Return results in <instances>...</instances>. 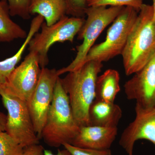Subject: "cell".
Segmentation results:
<instances>
[{"mask_svg":"<svg viewBox=\"0 0 155 155\" xmlns=\"http://www.w3.org/2000/svg\"><path fill=\"white\" fill-rule=\"evenodd\" d=\"M155 54V22L152 5L143 4L121 55L125 74H134Z\"/></svg>","mask_w":155,"mask_h":155,"instance_id":"obj_1","label":"cell"},{"mask_svg":"<svg viewBox=\"0 0 155 155\" xmlns=\"http://www.w3.org/2000/svg\"><path fill=\"white\" fill-rule=\"evenodd\" d=\"M103 67V63L99 61H88L61 78L74 118L80 127L90 125L89 110L96 98V82Z\"/></svg>","mask_w":155,"mask_h":155,"instance_id":"obj_2","label":"cell"},{"mask_svg":"<svg viewBox=\"0 0 155 155\" xmlns=\"http://www.w3.org/2000/svg\"><path fill=\"white\" fill-rule=\"evenodd\" d=\"M80 128L74 118L69 97L59 77L41 138L49 146L59 147L66 143L71 144Z\"/></svg>","mask_w":155,"mask_h":155,"instance_id":"obj_3","label":"cell"},{"mask_svg":"<svg viewBox=\"0 0 155 155\" xmlns=\"http://www.w3.org/2000/svg\"><path fill=\"white\" fill-rule=\"evenodd\" d=\"M123 7H88L85 11L87 18L80 31L78 39L82 40V43L76 47L77 54L75 59L67 67L58 70V75L75 70L84 64L89 51L105 28L114 22Z\"/></svg>","mask_w":155,"mask_h":155,"instance_id":"obj_4","label":"cell"},{"mask_svg":"<svg viewBox=\"0 0 155 155\" xmlns=\"http://www.w3.org/2000/svg\"><path fill=\"white\" fill-rule=\"evenodd\" d=\"M0 96L8 112L5 131L23 148L39 144L27 102L0 84Z\"/></svg>","mask_w":155,"mask_h":155,"instance_id":"obj_5","label":"cell"},{"mask_svg":"<svg viewBox=\"0 0 155 155\" xmlns=\"http://www.w3.org/2000/svg\"><path fill=\"white\" fill-rule=\"evenodd\" d=\"M138 12L132 7H124L108 29L105 40L91 48L84 64L91 61L107 62L122 54Z\"/></svg>","mask_w":155,"mask_h":155,"instance_id":"obj_6","label":"cell"},{"mask_svg":"<svg viewBox=\"0 0 155 155\" xmlns=\"http://www.w3.org/2000/svg\"><path fill=\"white\" fill-rule=\"evenodd\" d=\"M85 21L84 18L65 15L51 26L43 22L41 32L35 34L28 44L29 51L37 54L41 68H45L48 64V52L50 48L57 42L73 43Z\"/></svg>","mask_w":155,"mask_h":155,"instance_id":"obj_7","label":"cell"},{"mask_svg":"<svg viewBox=\"0 0 155 155\" xmlns=\"http://www.w3.org/2000/svg\"><path fill=\"white\" fill-rule=\"evenodd\" d=\"M59 77L57 69L41 68L38 83L27 102L35 131L39 139L41 138Z\"/></svg>","mask_w":155,"mask_h":155,"instance_id":"obj_8","label":"cell"},{"mask_svg":"<svg viewBox=\"0 0 155 155\" xmlns=\"http://www.w3.org/2000/svg\"><path fill=\"white\" fill-rule=\"evenodd\" d=\"M41 69L37 54L29 51L24 61L11 72L5 84L27 102L38 83Z\"/></svg>","mask_w":155,"mask_h":155,"instance_id":"obj_9","label":"cell"},{"mask_svg":"<svg viewBox=\"0 0 155 155\" xmlns=\"http://www.w3.org/2000/svg\"><path fill=\"white\" fill-rule=\"evenodd\" d=\"M135 119L122 132L119 145L127 155H133L136 142L146 140L155 146V105L143 108L136 105Z\"/></svg>","mask_w":155,"mask_h":155,"instance_id":"obj_10","label":"cell"},{"mask_svg":"<svg viewBox=\"0 0 155 155\" xmlns=\"http://www.w3.org/2000/svg\"><path fill=\"white\" fill-rule=\"evenodd\" d=\"M125 82L124 91L129 100L148 108L155 105V54L146 65Z\"/></svg>","mask_w":155,"mask_h":155,"instance_id":"obj_11","label":"cell"},{"mask_svg":"<svg viewBox=\"0 0 155 155\" xmlns=\"http://www.w3.org/2000/svg\"><path fill=\"white\" fill-rule=\"evenodd\" d=\"M118 127L89 125L81 126L72 145L94 150H109L118 134Z\"/></svg>","mask_w":155,"mask_h":155,"instance_id":"obj_12","label":"cell"},{"mask_svg":"<svg viewBox=\"0 0 155 155\" xmlns=\"http://www.w3.org/2000/svg\"><path fill=\"white\" fill-rule=\"evenodd\" d=\"M122 114L121 107L115 103L95 99L89 110L90 125L117 127Z\"/></svg>","mask_w":155,"mask_h":155,"instance_id":"obj_13","label":"cell"},{"mask_svg":"<svg viewBox=\"0 0 155 155\" xmlns=\"http://www.w3.org/2000/svg\"><path fill=\"white\" fill-rule=\"evenodd\" d=\"M31 14L44 17L48 26H51L65 16L67 6L65 0H33L29 8Z\"/></svg>","mask_w":155,"mask_h":155,"instance_id":"obj_14","label":"cell"},{"mask_svg":"<svg viewBox=\"0 0 155 155\" xmlns=\"http://www.w3.org/2000/svg\"><path fill=\"white\" fill-rule=\"evenodd\" d=\"M120 75L115 69H110L97 78L96 98L108 103H114L120 91Z\"/></svg>","mask_w":155,"mask_h":155,"instance_id":"obj_15","label":"cell"},{"mask_svg":"<svg viewBox=\"0 0 155 155\" xmlns=\"http://www.w3.org/2000/svg\"><path fill=\"white\" fill-rule=\"evenodd\" d=\"M44 19L43 17L39 15L34 18L31 23L27 37L18 51L11 58L0 61V84L6 83L9 75L21 60L22 54L25 51L26 47L28 45L31 40L41 27Z\"/></svg>","mask_w":155,"mask_h":155,"instance_id":"obj_16","label":"cell"},{"mask_svg":"<svg viewBox=\"0 0 155 155\" xmlns=\"http://www.w3.org/2000/svg\"><path fill=\"white\" fill-rule=\"evenodd\" d=\"M7 0L0 1V43L9 42L17 39H25L28 34L10 17Z\"/></svg>","mask_w":155,"mask_h":155,"instance_id":"obj_17","label":"cell"},{"mask_svg":"<svg viewBox=\"0 0 155 155\" xmlns=\"http://www.w3.org/2000/svg\"><path fill=\"white\" fill-rule=\"evenodd\" d=\"M24 148L8 134L0 131V155H23Z\"/></svg>","mask_w":155,"mask_h":155,"instance_id":"obj_18","label":"cell"},{"mask_svg":"<svg viewBox=\"0 0 155 155\" xmlns=\"http://www.w3.org/2000/svg\"><path fill=\"white\" fill-rule=\"evenodd\" d=\"M143 0H88V7H130L139 12L143 5Z\"/></svg>","mask_w":155,"mask_h":155,"instance_id":"obj_19","label":"cell"},{"mask_svg":"<svg viewBox=\"0 0 155 155\" xmlns=\"http://www.w3.org/2000/svg\"><path fill=\"white\" fill-rule=\"evenodd\" d=\"M11 16H18L22 19H30L29 8L33 0H7Z\"/></svg>","mask_w":155,"mask_h":155,"instance_id":"obj_20","label":"cell"},{"mask_svg":"<svg viewBox=\"0 0 155 155\" xmlns=\"http://www.w3.org/2000/svg\"><path fill=\"white\" fill-rule=\"evenodd\" d=\"M88 0H65L67 6L66 14L72 17L84 18L88 8Z\"/></svg>","mask_w":155,"mask_h":155,"instance_id":"obj_21","label":"cell"},{"mask_svg":"<svg viewBox=\"0 0 155 155\" xmlns=\"http://www.w3.org/2000/svg\"><path fill=\"white\" fill-rule=\"evenodd\" d=\"M66 149L72 155H112L110 150H94L83 148L66 143L64 145Z\"/></svg>","mask_w":155,"mask_h":155,"instance_id":"obj_22","label":"cell"},{"mask_svg":"<svg viewBox=\"0 0 155 155\" xmlns=\"http://www.w3.org/2000/svg\"><path fill=\"white\" fill-rule=\"evenodd\" d=\"M44 150L41 145L33 144L24 148L23 155H45Z\"/></svg>","mask_w":155,"mask_h":155,"instance_id":"obj_23","label":"cell"},{"mask_svg":"<svg viewBox=\"0 0 155 155\" xmlns=\"http://www.w3.org/2000/svg\"><path fill=\"white\" fill-rule=\"evenodd\" d=\"M45 155H72L71 153L66 149L64 150H58L57 154H54L49 150H45Z\"/></svg>","mask_w":155,"mask_h":155,"instance_id":"obj_24","label":"cell"},{"mask_svg":"<svg viewBox=\"0 0 155 155\" xmlns=\"http://www.w3.org/2000/svg\"><path fill=\"white\" fill-rule=\"evenodd\" d=\"M7 116L5 114L0 112V131H5Z\"/></svg>","mask_w":155,"mask_h":155,"instance_id":"obj_25","label":"cell"},{"mask_svg":"<svg viewBox=\"0 0 155 155\" xmlns=\"http://www.w3.org/2000/svg\"><path fill=\"white\" fill-rule=\"evenodd\" d=\"M153 11V19L155 22V0H152Z\"/></svg>","mask_w":155,"mask_h":155,"instance_id":"obj_26","label":"cell"},{"mask_svg":"<svg viewBox=\"0 0 155 155\" xmlns=\"http://www.w3.org/2000/svg\"></svg>","mask_w":155,"mask_h":155,"instance_id":"obj_27","label":"cell"}]
</instances>
